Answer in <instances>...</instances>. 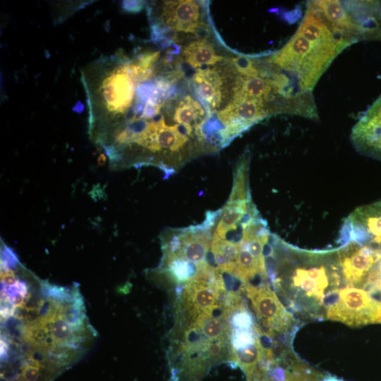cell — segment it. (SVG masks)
Returning <instances> with one entry per match:
<instances>
[{
    "label": "cell",
    "mask_w": 381,
    "mask_h": 381,
    "mask_svg": "<svg viewBox=\"0 0 381 381\" xmlns=\"http://www.w3.org/2000/svg\"><path fill=\"white\" fill-rule=\"evenodd\" d=\"M350 138L358 152L381 161V95L360 116Z\"/></svg>",
    "instance_id": "obj_8"
},
{
    "label": "cell",
    "mask_w": 381,
    "mask_h": 381,
    "mask_svg": "<svg viewBox=\"0 0 381 381\" xmlns=\"http://www.w3.org/2000/svg\"><path fill=\"white\" fill-rule=\"evenodd\" d=\"M241 290L250 301L262 334L271 339L277 334L294 332L296 320L270 287L268 281L256 285L242 283Z\"/></svg>",
    "instance_id": "obj_4"
},
{
    "label": "cell",
    "mask_w": 381,
    "mask_h": 381,
    "mask_svg": "<svg viewBox=\"0 0 381 381\" xmlns=\"http://www.w3.org/2000/svg\"><path fill=\"white\" fill-rule=\"evenodd\" d=\"M185 61L193 68L213 65L223 60L212 45L205 39H199L186 44L183 49Z\"/></svg>",
    "instance_id": "obj_11"
},
{
    "label": "cell",
    "mask_w": 381,
    "mask_h": 381,
    "mask_svg": "<svg viewBox=\"0 0 381 381\" xmlns=\"http://www.w3.org/2000/svg\"><path fill=\"white\" fill-rule=\"evenodd\" d=\"M204 115L205 111L200 104L187 95L179 102L176 107L174 121L178 124L199 127Z\"/></svg>",
    "instance_id": "obj_12"
},
{
    "label": "cell",
    "mask_w": 381,
    "mask_h": 381,
    "mask_svg": "<svg viewBox=\"0 0 381 381\" xmlns=\"http://www.w3.org/2000/svg\"><path fill=\"white\" fill-rule=\"evenodd\" d=\"M325 320L350 327L381 323V301L363 289L346 286L337 291L334 300L325 311Z\"/></svg>",
    "instance_id": "obj_5"
},
{
    "label": "cell",
    "mask_w": 381,
    "mask_h": 381,
    "mask_svg": "<svg viewBox=\"0 0 381 381\" xmlns=\"http://www.w3.org/2000/svg\"><path fill=\"white\" fill-rule=\"evenodd\" d=\"M284 347H286V346H284ZM274 356H275V355H274ZM274 357H273V358H274ZM272 358H271L270 360H272ZM269 361H268V363H269ZM268 363H267V364H268ZM267 365H266V366H267ZM265 368H266V367H265ZM265 368H264V369H265ZM264 369H263V370H264ZM262 372H261V373H262ZM261 373H260V374H261ZM255 381H256V380H255Z\"/></svg>",
    "instance_id": "obj_18"
},
{
    "label": "cell",
    "mask_w": 381,
    "mask_h": 381,
    "mask_svg": "<svg viewBox=\"0 0 381 381\" xmlns=\"http://www.w3.org/2000/svg\"><path fill=\"white\" fill-rule=\"evenodd\" d=\"M161 20L166 27L175 31L193 33L200 37L206 35V25L200 21V7L192 0L164 1Z\"/></svg>",
    "instance_id": "obj_9"
},
{
    "label": "cell",
    "mask_w": 381,
    "mask_h": 381,
    "mask_svg": "<svg viewBox=\"0 0 381 381\" xmlns=\"http://www.w3.org/2000/svg\"><path fill=\"white\" fill-rule=\"evenodd\" d=\"M321 9L330 24L352 44L381 41V1H322Z\"/></svg>",
    "instance_id": "obj_3"
},
{
    "label": "cell",
    "mask_w": 381,
    "mask_h": 381,
    "mask_svg": "<svg viewBox=\"0 0 381 381\" xmlns=\"http://www.w3.org/2000/svg\"><path fill=\"white\" fill-rule=\"evenodd\" d=\"M381 248V200L357 207L344 221L339 242Z\"/></svg>",
    "instance_id": "obj_6"
},
{
    "label": "cell",
    "mask_w": 381,
    "mask_h": 381,
    "mask_svg": "<svg viewBox=\"0 0 381 381\" xmlns=\"http://www.w3.org/2000/svg\"><path fill=\"white\" fill-rule=\"evenodd\" d=\"M350 45L330 26L315 1H310L297 31L270 57L275 65L296 80L302 90L312 92L333 60Z\"/></svg>",
    "instance_id": "obj_2"
},
{
    "label": "cell",
    "mask_w": 381,
    "mask_h": 381,
    "mask_svg": "<svg viewBox=\"0 0 381 381\" xmlns=\"http://www.w3.org/2000/svg\"><path fill=\"white\" fill-rule=\"evenodd\" d=\"M265 246L268 279L291 310L301 317L325 320L335 291L346 286L337 249L309 250L272 235Z\"/></svg>",
    "instance_id": "obj_1"
},
{
    "label": "cell",
    "mask_w": 381,
    "mask_h": 381,
    "mask_svg": "<svg viewBox=\"0 0 381 381\" xmlns=\"http://www.w3.org/2000/svg\"><path fill=\"white\" fill-rule=\"evenodd\" d=\"M195 92L205 104L213 109L222 100L223 78L215 68L198 69L193 78Z\"/></svg>",
    "instance_id": "obj_10"
},
{
    "label": "cell",
    "mask_w": 381,
    "mask_h": 381,
    "mask_svg": "<svg viewBox=\"0 0 381 381\" xmlns=\"http://www.w3.org/2000/svg\"><path fill=\"white\" fill-rule=\"evenodd\" d=\"M337 249L344 283L363 289L372 268L381 257V248L348 241Z\"/></svg>",
    "instance_id": "obj_7"
},
{
    "label": "cell",
    "mask_w": 381,
    "mask_h": 381,
    "mask_svg": "<svg viewBox=\"0 0 381 381\" xmlns=\"http://www.w3.org/2000/svg\"><path fill=\"white\" fill-rule=\"evenodd\" d=\"M106 161V155L104 154H102L98 159V163L99 165H103L105 163Z\"/></svg>",
    "instance_id": "obj_17"
},
{
    "label": "cell",
    "mask_w": 381,
    "mask_h": 381,
    "mask_svg": "<svg viewBox=\"0 0 381 381\" xmlns=\"http://www.w3.org/2000/svg\"><path fill=\"white\" fill-rule=\"evenodd\" d=\"M322 381H344V380L341 379L337 378L336 377L326 375V377L322 380Z\"/></svg>",
    "instance_id": "obj_16"
},
{
    "label": "cell",
    "mask_w": 381,
    "mask_h": 381,
    "mask_svg": "<svg viewBox=\"0 0 381 381\" xmlns=\"http://www.w3.org/2000/svg\"><path fill=\"white\" fill-rule=\"evenodd\" d=\"M188 136L183 135L179 130V124L168 126L164 124L159 130L157 142L160 150H169L178 151L188 141Z\"/></svg>",
    "instance_id": "obj_14"
},
{
    "label": "cell",
    "mask_w": 381,
    "mask_h": 381,
    "mask_svg": "<svg viewBox=\"0 0 381 381\" xmlns=\"http://www.w3.org/2000/svg\"><path fill=\"white\" fill-rule=\"evenodd\" d=\"M143 1H123V7L127 11L138 12L143 7Z\"/></svg>",
    "instance_id": "obj_15"
},
{
    "label": "cell",
    "mask_w": 381,
    "mask_h": 381,
    "mask_svg": "<svg viewBox=\"0 0 381 381\" xmlns=\"http://www.w3.org/2000/svg\"><path fill=\"white\" fill-rule=\"evenodd\" d=\"M251 202L252 200L228 202L222 210L214 234L221 237L228 229L238 224Z\"/></svg>",
    "instance_id": "obj_13"
}]
</instances>
